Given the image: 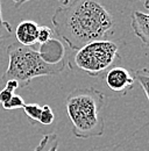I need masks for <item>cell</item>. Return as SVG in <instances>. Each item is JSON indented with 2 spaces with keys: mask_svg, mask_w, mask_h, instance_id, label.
I'll list each match as a JSON object with an SVG mask.
<instances>
[{
  "mask_svg": "<svg viewBox=\"0 0 149 151\" xmlns=\"http://www.w3.org/2000/svg\"><path fill=\"white\" fill-rule=\"evenodd\" d=\"M51 22L58 37L72 50H79L89 43L104 40L113 33L114 19L98 1H65L57 7Z\"/></svg>",
  "mask_w": 149,
  "mask_h": 151,
  "instance_id": "obj_1",
  "label": "cell"
},
{
  "mask_svg": "<svg viewBox=\"0 0 149 151\" xmlns=\"http://www.w3.org/2000/svg\"><path fill=\"white\" fill-rule=\"evenodd\" d=\"M105 80L107 86L112 91L125 95L134 87L135 77L134 72H130L129 70L121 66H115L108 70L105 77Z\"/></svg>",
  "mask_w": 149,
  "mask_h": 151,
  "instance_id": "obj_5",
  "label": "cell"
},
{
  "mask_svg": "<svg viewBox=\"0 0 149 151\" xmlns=\"http://www.w3.org/2000/svg\"><path fill=\"white\" fill-rule=\"evenodd\" d=\"M25 105H26V104H25V100H23L20 95L13 94L12 98H11L6 104L2 105V107H4V109H6V111H15V109L23 108Z\"/></svg>",
  "mask_w": 149,
  "mask_h": 151,
  "instance_id": "obj_12",
  "label": "cell"
},
{
  "mask_svg": "<svg viewBox=\"0 0 149 151\" xmlns=\"http://www.w3.org/2000/svg\"><path fill=\"white\" fill-rule=\"evenodd\" d=\"M51 38H53V30H51V28H49L48 26L38 27V30H37V42L40 44L47 43Z\"/></svg>",
  "mask_w": 149,
  "mask_h": 151,
  "instance_id": "obj_14",
  "label": "cell"
},
{
  "mask_svg": "<svg viewBox=\"0 0 149 151\" xmlns=\"http://www.w3.org/2000/svg\"><path fill=\"white\" fill-rule=\"evenodd\" d=\"M22 109H23V113L29 117V120L33 124L38 123L40 116H41V111H42V107L40 105H37V104H26Z\"/></svg>",
  "mask_w": 149,
  "mask_h": 151,
  "instance_id": "obj_10",
  "label": "cell"
},
{
  "mask_svg": "<svg viewBox=\"0 0 149 151\" xmlns=\"http://www.w3.org/2000/svg\"><path fill=\"white\" fill-rule=\"evenodd\" d=\"M40 57L50 65H59L65 63V49L61 41L51 38L47 43L41 44L38 50Z\"/></svg>",
  "mask_w": 149,
  "mask_h": 151,
  "instance_id": "obj_6",
  "label": "cell"
},
{
  "mask_svg": "<svg viewBox=\"0 0 149 151\" xmlns=\"http://www.w3.org/2000/svg\"><path fill=\"white\" fill-rule=\"evenodd\" d=\"M104 99V94L93 87H78L69 93L65 108L74 137L86 139L104 134L105 123L100 114Z\"/></svg>",
  "mask_w": 149,
  "mask_h": 151,
  "instance_id": "obj_2",
  "label": "cell"
},
{
  "mask_svg": "<svg viewBox=\"0 0 149 151\" xmlns=\"http://www.w3.org/2000/svg\"><path fill=\"white\" fill-rule=\"evenodd\" d=\"M6 52L8 55V66L2 75V81L15 80L19 87L27 86L34 78L43 76H53L61 73L67 63L59 65L47 64L38 51L30 47H23L19 43H12L7 47Z\"/></svg>",
  "mask_w": 149,
  "mask_h": 151,
  "instance_id": "obj_3",
  "label": "cell"
},
{
  "mask_svg": "<svg viewBox=\"0 0 149 151\" xmlns=\"http://www.w3.org/2000/svg\"><path fill=\"white\" fill-rule=\"evenodd\" d=\"M38 24L34 21L26 20L20 22L15 29V36L18 43L23 47H33L37 43V30Z\"/></svg>",
  "mask_w": 149,
  "mask_h": 151,
  "instance_id": "obj_7",
  "label": "cell"
},
{
  "mask_svg": "<svg viewBox=\"0 0 149 151\" xmlns=\"http://www.w3.org/2000/svg\"><path fill=\"white\" fill-rule=\"evenodd\" d=\"M132 29L142 44L149 48V14L140 11L132 12Z\"/></svg>",
  "mask_w": 149,
  "mask_h": 151,
  "instance_id": "obj_8",
  "label": "cell"
},
{
  "mask_svg": "<svg viewBox=\"0 0 149 151\" xmlns=\"http://www.w3.org/2000/svg\"><path fill=\"white\" fill-rule=\"evenodd\" d=\"M58 144L59 139L57 134H47L42 137L41 142L34 149V151H58Z\"/></svg>",
  "mask_w": 149,
  "mask_h": 151,
  "instance_id": "obj_9",
  "label": "cell"
},
{
  "mask_svg": "<svg viewBox=\"0 0 149 151\" xmlns=\"http://www.w3.org/2000/svg\"><path fill=\"white\" fill-rule=\"evenodd\" d=\"M135 79L140 83L141 87L143 88L145 93L149 100V70L148 69H141L134 72Z\"/></svg>",
  "mask_w": 149,
  "mask_h": 151,
  "instance_id": "obj_11",
  "label": "cell"
},
{
  "mask_svg": "<svg viewBox=\"0 0 149 151\" xmlns=\"http://www.w3.org/2000/svg\"><path fill=\"white\" fill-rule=\"evenodd\" d=\"M55 120V114L53 112V109L50 108V106L48 105H44L42 106V111H41V116H40V121L38 123H42V124H51Z\"/></svg>",
  "mask_w": 149,
  "mask_h": 151,
  "instance_id": "obj_13",
  "label": "cell"
},
{
  "mask_svg": "<svg viewBox=\"0 0 149 151\" xmlns=\"http://www.w3.org/2000/svg\"><path fill=\"white\" fill-rule=\"evenodd\" d=\"M12 33V26L2 19V14H1V2H0V42L5 37H7L9 34Z\"/></svg>",
  "mask_w": 149,
  "mask_h": 151,
  "instance_id": "obj_15",
  "label": "cell"
},
{
  "mask_svg": "<svg viewBox=\"0 0 149 151\" xmlns=\"http://www.w3.org/2000/svg\"><path fill=\"white\" fill-rule=\"evenodd\" d=\"M119 57L116 43L100 40L86 44L74 54V64L88 75L95 77L107 70Z\"/></svg>",
  "mask_w": 149,
  "mask_h": 151,
  "instance_id": "obj_4",
  "label": "cell"
},
{
  "mask_svg": "<svg viewBox=\"0 0 149 151\" xmlns=\"http://www.w3.org/2000/svg\"><path fill=\"white\" fill-rule=\"evenodd\" d=\"M12 95H13V93L9 92V91H7L6 88L1 90V91H0V105L2 106L4 104H6V102L12 98Z\"/></svg>",
  "mask_w": 149,
  "mask_h": 151,
  "instance_id": "obj_16",
  "label": "cell"
},
{
  "mask_svg": "<svg viewBox=\"0 0 149 151\" xmlns=\"http://www.w3.org/2000/svg\"><path fill=\"white\" fill-rule=\"evenodd\" d=\"M18 87H19V84L18 81H15V80H7V81H5V87L4 88H6L7 91H9L12 93H14V91Z\"/></svg>",
  "mask_w": 149,
  "mask_h": 151,
  "instance_id": "obj_17",
  "label": "cell"
}]
</instances>
